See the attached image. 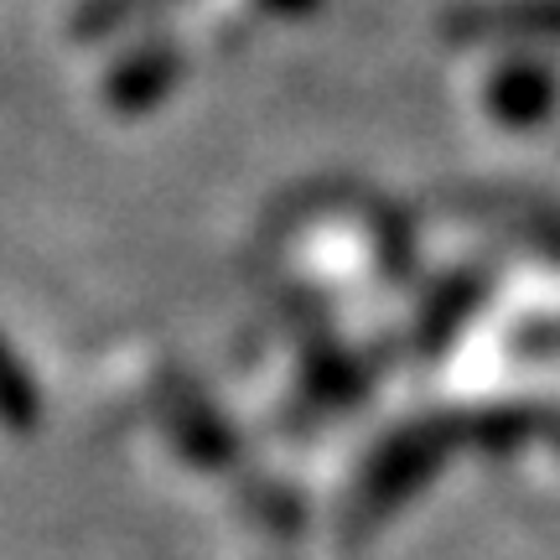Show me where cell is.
<instances>
[{
    "mask_svg": "<svg viewBox=\"0 0 560 560\" xmlns=\"http://www.w3.org/2000/svg\"><path fill=\"white\" fill-rule=\"evenodd\" d=\"M457 446H467V420L462 410H436L425 420H410L400 431L374 446V457L363 462L359 482H353V503H348V529L363 535L384 524L389 514H400L425 482L436 478L446 462L457 457Z\"/></svg>",
    "mask_w": 560,
    "mask_h": 560,
    "instance_id": "6da1fadb",
    "label": "cell"
},
{
    "mask_svg": "<svg viewBox=\"0 0 560 560\" xmlns=\"http://www.w3.org/2000/svg\"><path fill=\"white\" fill-rule=\"evenodd\" d=\"M446 37L467 47H520L540 52V42H560V0H472L446 16Z\"/></svg>",
    "mask_w": 560,
    "mask_h": 560,
    "instance_id": "7a4b0ae2",
    "label": "cell"
},
{
    "mask_svg": "<svg viewBox=\"0 0 560 560\" xmlns=\"http://www.w3.org/2000/svg\"><path fill=\"white\" fill-rule=\"evenodd\" d=\"M482 104L503 130H535L556 115L560 104V68L540 52H514L503 58L488 83H482Z\"/></svg>",
    "mask_w": 560,
    "mask_h": 560,
    "instance_id": "3957f363",
    "label": "cell"
},
{
    "mask_svg": "<svg viewBox=\"0 0 560 560\" xmlns=\"http://www.w3.org/2000/svg\"><path fill=\"white\" fill-rule=\"evenodd\" d=\"M161 420H166V436L177 441V452L192 467L223 472L240 457V441L229 431V420L202 400L187 380H161Z\"/></svg>",
    "mask_w": 560,
    "mask_h": 560,
    "instance_id": "277c9868",
    "label": "cell"
},
{
    "mask_svg": "<svg viewBox=\"0 0 560 560\" xmlns=\"http://www.w3.org/2000/svg\"><path fill=\"white\" fill-rule=\"evenodd\" d=\"M182 68H187V58H182V47L172 37L136 42V47L109 68L104 100H109V109H120V115H145V109H156V104L177 89Z\"/></svg>",
    "mask_w": 560,
    "mask_h": 560,
    "instance_id": "5b68a950",
    "label": "cell"
},
{
    "mask_svg": "<svg viewBox=\"0 0 560 560\" xmlns=\"http://www.w3.org/2000/svg\"><path fill=\"white\" fill-rule=\"evenodd\" d=\"M488 301V276L482 270H452L446 280H436V291L420 301L410 342H416L420 359H436L452 342L462 338V327L478 317V306Z\"/></svg>",
    "mask_w": 560,
    "mask_h": 560,
    "instance_id": "8992f818",
    "label": "cell"
},
{
    "mask_svg": "<svg viewBox=\"0 0 560 560\" xmlns=\"http://www.w3.org/2000/svg\"><path fill=\"white\" fill-rule=\"evenodd\" d=\"M301 374H306V395L317 405H348L359 400L363 389H369V363L359 359V353H348L332 332H312V342H306V363H301Z\"/></svg>",
    "mask_w": 560,
    "mask_h": 560,
    "instance_id": "52a82bcc",
    "label": "cell"
},
{
    "mask_svg": "<svg viewBox=\"0 0 560 560\" xmlns=\"http://www.w3.org/2000/svg\"><path fill=\"white\" fill-rule=\"evenodd\" d=\"M0 425L16 431V436H26V431L42 425V389L5 332H0Z\"/></svg>",
    "mask_w": 560,
    "mask_h": 560,
    "instance_id": "ba28073f",
    "label": "cell"
},
{
    "mask_svg": "<svg viewBox=\"0 0 560 560\" xmlns=\"http://www.w3.org/2000/svg\"><path fill=\"white\" fill-rule=\"evenodd\" d=\"M467 219L493 223L514 240H540L545 255H560V219L556 213H540L535 202H514V198H478L472 208H462Z\"/></svg>",
    "mask_w": 560,
    "mask_h": 560,
    "instance_id": "9c48e42d",
    "label": "cell"
},
{
    "mask_svg": "<svg viewBox=\"0 0 560 560\" xmlns=\"http://www.w3.org/2000/svg\"><path fill=\"white\" fill-rule=\"evenodd\" d=\"M156 5H166V0H89L79 11V32L83 37H109V32H120L125 21L145 16Z\"/></svg>",
    "mask_w": 560,
    "mask_h": 560,
    "instance_id": "30bf717a",
    "label": "cell"
},
{
    "mask_svg": "<svg viewBox=\"0 0 560 560\" xmlns=\"http://www.w3.org/2000/svg\"><path fill=\"white\" fill-rule=\"evenodd\" d=\"M270 16H312V11H322V0H260Z\"/></svg>",
    "mask_w": 560,
    "mask_h": 560,
    "instance_id": "8fae6325",
    "label": "cell"
},
{
    "mask_svg": "<svg viewBox=\"0 0 560 560\" xmlns=\"http://www.w3.org/2000/svg\"><path fill=\"white\" fill-rule=\"evenodd\" d=\"M556 332H560V327H556Z\"/></svg>",
    "mask_w": 560,
    "mask_h": 560,
    "instance_id": "7c38bea8",
    "label": "cell"
}]
</instances>
